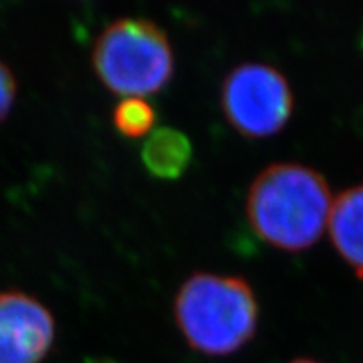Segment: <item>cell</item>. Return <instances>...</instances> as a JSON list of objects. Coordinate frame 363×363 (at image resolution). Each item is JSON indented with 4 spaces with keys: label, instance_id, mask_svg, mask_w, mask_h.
<instances>
[{
    "label": "cell",
    "instance_id": "6da1fadb",
    "mask_svg": "<svg viewBox=\"0 0 363 363\" xmlns=\"http://www.w3.org/2000/svg\"><path fill=\"white\" fill-rule=\"evenodd\" d=\"M333 206L328 182L311 167L293 162L267 165L251 184L246 214L264 242L296 252L318 242Z\"/></svg>",
    "mask_w": 363,
    "mask_h": 363
},
{
    "label": "cell",
    "instance_id": "7a4b0ae2",
    "mask_svg": "<svg viewBox=\"0 0 363 363\" xmlns=\"http://www.w3.org/2000/svg\"><path fill=\"white\" fill-rule=\"evenodd\" d=\"M175 321L194 350L220 357L238 352L259 321L256 294L239 276L194 272L175 296Z\"/></svg>",
    "mask_w": 363,
    "mask_h": 363
},
{
    "label": "cell",
    "instance_id": "3957f363",
    "mask_svg": "<svg viewBox=\"0 0 363 363\" xmlns=\"http://www.w3.org/2000/svg\"><path fill=\"white\" fill-rule=\"evenodd\" d=\"M98 78L116 94L157 93L174 76V49L165 30L143 17H123L98 35L93 48Z\"/></svg>",
    "mask_w": 363,
    "mask_h": 363
},
{
    "label": "cell",
    "instance_id": "277c9868",
    "mask_svg": "<svg viewBox=\"0 0 363 363\" xmlns=\"http://www.w3.org/2000/svg\"><path fill=\"white\" fill-rule=\"evenodd\" d=\"M220 103L227 121L240 135L264 138L288 123L293 113V91L274 66L244 62L225 76Z\"/></svg>",
    "mask_w": 363,
    "mask_h": 363
},
{
    "label": "cell",
    "instance_id": "5b68a950",
    "mask_svg": "<svg viewBox=\"0 0 363 363\" xmlns=\"http://www.w3.org/2000/svg\"><path fill=\"white\" fill-rule=\"evenodd\" d=\"M54 335V318L38 298L17 289L0 294V363H40Z\"/></svg>",
    "mask_w": 363,
    "mask_h": 363
},
{
    "label": "cell",
    "instance_id": "8992f818",
    "mask_svg": "<svg viewBox=\"0 0 363 363\" xmlns=\"http://www.w3.org/2000/svg\"><path fill=\"white\" fill-rule=\"evenodd\" d=\"M328 230L340 256L363 279V184L343 190L335 199Z\"/></svg>",
    "mask_w": 363,
    "mask_h": 363
},
{
    "label": "cell",
    "instance_id": "52a82bcc",
    "mask_svg": "<svg viewBox=\"0 0 363 363\" xmlns=\"http://www.w3.org/2000/svg\"><path fill=\"white\" fill-rule=\"evenodd\" d=\"M142 160L157 179L175 180L190 165L192 143L180 130L163 126L148 136L142 150Z\"/></svg>",
    "mask_w": 363,
    "mask_h": 363
},
{
    "label": "cell",
    "instance_id": "ba28073f",
    "mask_svg": "<svg viewBox=\"0 0 363 363\" xmlns=\"http://www.w3.org/2000/svg\"><path fill=\"white\" fill-rule=\"evenodd\" d=\"M115 128L126 138H140L155 125V110L138 96H128L116 104L113 111Z\"/></svg>",
    "mask_w": 363,
    "mask_h": 363
},
{
    "label": "cell",
    "instance_id": "9c48e42d",
    "mask_svg": "<svg viewBox=\"0 0 363 363\" xmlns=\"http://www.w3.org/2000/svg\"><path fill=\"white\" fill-rule=\"evenodd\" d=\"M17 96V81L11 67L0 57V121H4L11 113Z\"/></svg>",
    "mask_w": 363,
    "mask_h": 363
},
{
    "label": "cell",
    "instance_id": "30bf717a",
    "mask_svg": "<svg viewBox=\"0 0 363 363\" xmlns=\"http://www.w3.org/2000/svg\"><path fill=\"white\" fill-rule=\"evenodd\" d=\"M291 363H320V362L311 360V358H298V360H294Z\"/></svg>",
    "mask_w": 363,
    "mask_h": 363
}]
</instances>
